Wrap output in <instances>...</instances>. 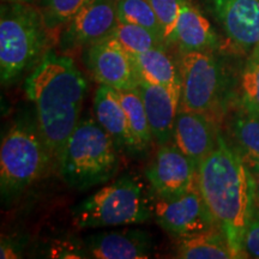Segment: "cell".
Returning a JSON list of instances; mask_svg holds the SVG:
<instances>
[{"label":"cell","instance_id":"cell-2","mask_svg":"<svg viewBox=\"0 0 259 259\" xmlns=\"http://www.w3.org/2000/svg\"><path fill=\"white\" fill-rule=\"evenodd\" d=\"M198 189L235 258H244V238L254 210V180L244 158L222 132L198 166Z\"/></svg>","mask_w":259,"mask_h":259},{"label":"cell","instance_id":"cell-26","mask_svg":"<svg viewBox=\"0 0 259 259\" xmlns=\"http://www.w3.org/2000/svg\"><path fill=\"white\" fill-rule=\"evenodd\" d=\"M160 21L168 47L176 46V29L181 0H149Z\"/></svg>","mask_w":259,"mask_h":259},{"label":"cell","instance_id":"cell-3","mask_svg":"<svg viewBox=\"0 0 259 259\" xmlns=\"http://www.w3.org/2000/svg\"><path fill=\"white\" fill-rule=\"evenodd\" d=\"M51 34L38 6L3 2L0 11V80L3 87L31 73L51 50Z\"/></svg>","mask_w":259,"mask_h":259},{"label":"cell","instance_id":"cell-22","mask_svg":"<svg viewBox=\"0 0 259 259\" xmlns=\"http://www.w3.org/2000/svg\"><path fill=\"white\" fill-rule=\"evenodd\" d=\"M236 107L259 114V46L247 53L239 73Z\"/></svg>","mask_w":259,"mask_h":259},{"label":"cell","instance_id":"cell-25","mask_svg":"<svg viewBox=\"0 0 259 259\" xmlns=\"http://www.w3.org/2000/svg\"><path fill=\"white\" fill-rule=\"evenodd\" d=\"M90 0H40L38 8L51 32L60 31Z\"/></svg>","mask_w":259,"mask_h":259},{"label":"cell","instance_id":"cell-30","mask_svg":"<svg viewBox=\"0 0 259 259\" xmlns=\"http://www.w3.org/2000/svg\"><path fill=\"white\" fill-rule=\"evenodd\" d=\"M251 171L254 180V206H259V166Z\"/></svg>","mask_w":259,"mask_h":259},{"label":"cell","instance_id":"cell-17","mask_svg":"<svg viewBox=\"0 0 259 259\" xmlns=\"http://www.w3.org/2000/svg\"><path fill=\"white\" fill-rule=\"evenodd\" d=\"M176 46L180 53L193 51L216 52L221 38L215 28L191 0H181L176 29Z\"/></svg>","mask_w":259,"mask_h":259},{"label":"cell","instance_id":"cell-5","mask_svg":"<svg viewBox=\"0 0 259 259\" xmlns=\"http://www.w3.org/2000/svg\"><path fill=\"white\" fill-rule=\"evenodd\" d=\"M155 196L132 173L113 179L71 210L74 227L82 231L142 225L154 219Z\"/></svg>","mask_w":259,"mask_h":259},{"label":"cell","instance_id":"cell-14","mask_svg":"<svg viewBox=\"0 0 259 259\" xmlns=\"http://www.w3.org/2000/svg\"><path fill=\"white\" fill-rule=\"evenodd\" d=\"M219 121L208 114L179 108L171 142L197 167L218 144Z\"/></svg>","mask_w":259,"mask_h":259},{"label":"cell","instance_id":"cell-8","mask_svg":"<svg viewBox=\"0 0 259 259\" xmlns=\"http://www.w3.org/2000/svg\"><path fill=\"white\" fill-rule=\"evenodd\" d=\"M118 0H90L60 29L58 50L61 53L84 51L112 36L118 24Z\"/></svg>","mask_w":259,"mask_h":259},{"label":"cell","instance_id":"cell-27","mask_svg":"<svg viewBox=\"0 0 259 259\" xmlns=\"http://www.w3.org/2000/svg\"><path fill=\"white\" fill-rule=\"evenodd\" d=\"M42 255L48 258H89L83 239L78 240L74 238L52 239Z\"/></svg>","mask_w":259,"mask_h":259},{"label":"cell","instance_id":"cell-10","mask_svg":"<svg viewBox=\"0 0 259 259\" xmlns=\"http://www.w3.org/2000/svg\"><path fill=\"white\" fill-rule=\"evenodd\" d=\"M145 179L155 197L170 198L198 187V167L170 141L158 145Z\"/></svg>","mask_w":259,"mask_h":259},{"label":"cell","instance_id":"cell-23","mask_svg":"<svg viewBox=\"0 0 259 259\" xmlns=\"http://www.w3.org/2000/svg\"><path fill=\"white\" fill-rule=\"evenodd\" d=\"M116 12L120 22L137 24L148 29L166 45L161 23L149 0H118Z\"/></svg>","mask_w":259,"mask_h":259},{"label":"cell","instance_id":"cell-28","mask_svg":"<svg viewBox=\"0 0 259 259\" xmlns=\"http://www.w3.org/2000/svg\"><path fill=\"white\" fill-rule=\"evenodd\" d=\"M245 257L259 259V206H254L244 238Z\"/></svg>","mask_w":259,"mask_h":259},{"label":"cell","instance_id":"cell-9","mask_svg":"<svg viewBox=\"0 0 259 259\" xmlns=\"http://www.w3.org/2000/svg\"><path fill=\"white\" fill-rule=\"evenodd\" d=\"M154 219L164 232L177 239L219 227L198 187L170 198L155 197Z\"/></svg>","mask_w":259,"mask_h":259},{"label":"cell","instance_id":"cell-7","mask_svg":"<svg viewBox=\"0 0 259 259\" xmlns=\"http://www.w3.org/2000/svg\"><path fill=\"white\" fill-rule=\"evenodd\" d=\"M179 64L183 79L180 108L218 120L229 92V76L222 60L215 52L193 51L181 53Z\"/></svg>","mask_w":259,"mask_h":259},{"label":"cell","instance_id":"cell-18","mask_svg":"<svg viewBox=\"0 0 259 259\" xmlns=\"http://www.w3.org/2000/svg\"><path fill=\"white\" fill-rule=\"evenodd\" d=\"M167 50V47L154 48L135 54L134 59L142 79L166 87L181 101L183 79L180 64L177 63Z\"/></svg>","mask_w":259,"mask_h":259},{"label":"cell","instance_id":"cell-24","mask_svg":"<svg viewBox=\"0 0 259 259\" xmlns=\"http://www.w3.org/2000/svg\"><path fill=\"white\" fill-rule=\"evenodd\" d=\"M112 36L132 56L158 47H167L160 38L141 25L118 21ZM168 48V47H167Z\"/></svg>","mask_w":259,"mask_h":259},{"label":"cell","instance_id":"cell-19","mask_svg":"<svg viewBox=\"0 0 259 259\" xmlns=\"http://www.w3.org/2000/svg\"><path fill=\"white\" fill-rule=\"evenodd\" d=\"M231 143L240 153L250 170L259 166V114L236 107L228 119Z\"/></svg>","mask_w":259,"mask_h":259},{"label":"cell","instance_id":"cell-1","mask_svg":"<svg viewBox=\"0 0 259 259\" xmlns=\"http://www.w3.org/2000/svg\"><path fill=\"white\" fill-rule=\"evenodd\" d=\"M24 89L34 103L38 128L57 168L67 139L80 121L88 83L72 58L50 50L28 74Z\"/></svg>","mask_w":259,"mask_h":259},{"label":"cell","instance_id":"cell-20","mask_svg":"<svg viewBox=\"0 0 259 259\" xmlns=\"http://www.w3.org/2000/svg\"><path fill=\"white\" fill-rule=\"evenodd\" d=\"M177 255L183 259L235 258L225 234L219 227L199 234L177 239Z\"/></svg>","mask_w":259,"mask_h":259},{"label":"cell","instance_id":"cell-31","mask_svg":"<svg viewBox=\"0 0 259 259\" xmlns=\"http://www.w3.org/2000/svg\"><path fill=\"white\" fill-rule=\"evenodd\" d=\"M3 2H14V3H27V4H34V3H40V0H3Z\"/></svg>","mask_w":259,"mask_h":259},{"label":"cell","instance_id":"cell-16","mask_svg":"<svg viewBox=\"0 0 259 259\" xmlns=\"http://www.w3.org/2000/svg\"><path fill=\"white\" fill-rule=\"evenodd\" d=\"M154 142L163 145L171 141L174 122L180 108V99L166 87L141 80L138 87Z\"/></svg>","mask_w":259,"mask_h":259},{"label":"cell","instance_id":"cell-29","mask_svg":"<svg viewBox=\"0 0 259 259\" xmlns=\"http://www.w3.org/2000/svg\"><path fill=\"white\" fill-rule=\"evenodd\" d=\"M23 245L17 239H11L9 236H2V244H0V258H21L23 250Z\"/></svg>","mask_w":259,"mask_h":259},{"label":"cell","instance_id":"cell-4","mask_svg":"<svg viewBox=\"0 0 259 259\" xmlns=\"http://www.w3.org/2000/svg\"><path fill=\"white\" fill-rule=\"evenodd\" d=\"M120 167V149L95 116H87L67 139L57 168L70 189L85 192L114 179Z\"/></svg>","mask_w":259,"mask_h":259},{"label":"cell","instance_id":"cell-11","mask_svg":"<svg viewBox=\"0 0 259 259\" xmlns=\"http://www.w3.org/2000/svg\"><path fill=\"white\" fill-rule=\"evenodd\" d=\"M83 63L97 83L116 90L136 89L142 80L134 56L113 36L87 47Z\"/></svg>","mask_w":259,"mask_h":259},{"label":"cell","instance_id":"cell-21","mask_svg":"<svg viewBox=\"0 0 259 259\" xmlns=\"http://www.w3.org/2000/svg\"><path fill=\"white\" fill-rule=\"evenodd\" d=\"M124 109L127 115L131 134L134 136L138 154L145 153L154 142L153 134L149 126L147 112L143 99L138 88L130 90H118Z\"/></svg>","mask_w":259,"mask_h":259},{"label":"cell","instance_id":"cell-12","mask_svg":"<svg viewBox=\"0 0 259 259\" xmlns=\"http://www.w3.org/2000/svg\"><path fill=\"white\" fill-rule=\"evenodd\" d=\"M235 50L250 53L259 46V0H204Z\"/></svg>","mask_w":259,"mask_h":259},{"label":"cell","instance_id":"cell-15","mask_svg":"<svg viewBox=\"0 0 259 259\" xmlns=\"http://www.w3.org/2000/svg\"><path fill=\"white\" fill-rule=\"evenodd\" d=\"M94 115L121 153L138 154L118 90L105 84L97 87L94 95Z\"/></svg>","mask_w":259,"mask_h":259},{"label":"cell","instance_id":"cell-13","mask_svg":"<svg viewBox=\"0 0 259 259\" xmlns=\"http://www.w3.org/2000/svg\"><path fill=\"white\" fill-rule=\"evenodd\" d=\"M89 258L142 259L154 251V239L141 228H120L92 233L83 239Z\"/></svg>","mask_w":259,"mask_h":259},{"label":"cell","instance_id":"cell-6","mask_svg":"<svg viewBox=\"0 0 259 259\" xmlns=\"http://www.w3.org/2000/svg\"><path fill=\"white\" fill-rule=\"evenodd\" d=\"M54 167L36 116L19 115L3 136L0 147V193L3 205L17 200Z\"/></svg>","mask_w":259,"mask_h":259}]
</instances>
